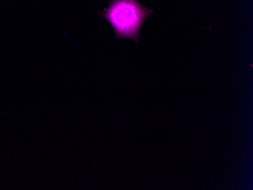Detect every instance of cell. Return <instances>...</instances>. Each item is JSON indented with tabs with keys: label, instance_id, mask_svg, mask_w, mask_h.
<instances>
[{
	"label": "cell",
	"instance_id": "cell-1",
	"mask_svg": "<svg viewBox=\"0 0 253 190\" xmlns=\"http://www.w3.org/2000/svg\"><path fill=\"white\" fill-rule=\"evenodd\" d=\"M153 12L138 0H109V6L99 16L112 25L118 39H130L138 43L143 22Z\"/></svg>",
	"mask_w": 253,
	"mask_h": 190
}]
</instances>
